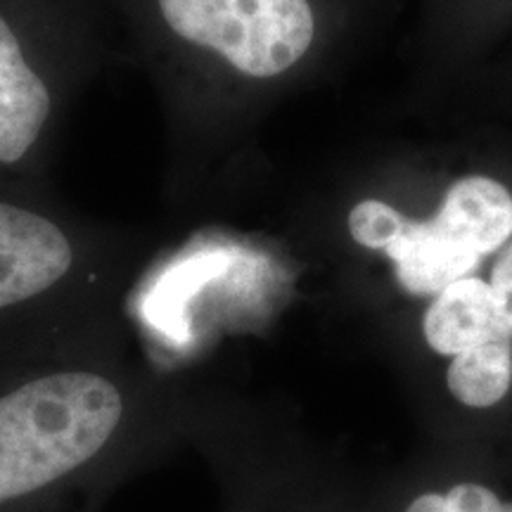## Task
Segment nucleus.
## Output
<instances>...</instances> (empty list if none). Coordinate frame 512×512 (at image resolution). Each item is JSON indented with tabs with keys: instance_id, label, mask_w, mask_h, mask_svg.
<instances>
[{
	"instance_id": "f257e3e1",
	"label": "nucleus",
	"mask_w": 512,
	"mask_h": 512,
	"mask_svg": "<svg viewBox=\"0 0 512 512\" xmlns=\"http://www.w3.org/2000/svg\"><path fill=\"white\" fill-rule=\"evenodd\" d=\"M176 434L171 396L95 335L0 368V512H102Z\"/></svg>"
},
{
	"instance_id": "f03ea898",
	"label": "nucleus",
	"mask_w": 512,
	"mask_h": 512,
	"mask_svg": "<svg viewBox=\"0 0 512 512\" xmlns=\"http://www.w3.org/2000/svg\"><path fill=\"white\" fill-rule=\"evenodd\" d=\"M347 230L358 247L387 256L403 292L437 297L512 240V192L496 178L470 174L448 185L432 219H408L392 204L361 200L349 211Z\"/></svg>"
},
{
	"instance_id": "7ed1b4c3",
	"label": "nucleus",
	"mask_w": 512,
	"mask_h": 512,
	"mask_svg": "<svg viewBox=\"0 0 512 512\" xmlns=\"http://www.w3.org/2000/svg\"><path fill=\"white\" fill-rule=\"evenodd\" d=\"M74 261V242L55 219L0 202V368L81 335H64L60 323Z\"/></svg>"
},
{
	"instance_id": "20e7f679",
	"label": "nucleus",
	"mask_w": 512,
	"mask_h": 512,
	"mask_svg": "<svg viewBox=\"0 0 512 512\" xmlns=\"http://www.w3.org/2000/svg\"><path fill=\"white\" fill-rule=\"evenodd\" d=\"M157 8L178 41L252 81L292 72L318 36L311 0H157Z\"/></svg>"
},
{
	"instance_id": "39448f33",
	"label": "nucleus",
	"mask_w": 512,
	"mask_h": 512,
	"mask_svg": "<svg viewBox=\"0 0 512 512\" xmlns=\"http://www.w3.org/2000/svg\"><path fill=\"white\" fill-rule=\"evenodd\" d=\"M53 114V93L24 55L22 43L0 15V164L27 159Z\"/></svg>"
},
{
	"instance_id": "423d86ee",
	"label": "nucleus",
	"mask_w": 512,
	"mask_h": 512,
	"mask_svg": "<svg viewBox=\"0 0 512 512\" xmlns=\"http://www.w3.org/2000/svg\"><path fill=\"white\" fill-rule=\"evenodd\" d=\"M422 335L432 351L451 358L484 344L512 342L491 283L475 275L456 280L432 299L422 318Z\"/></svg>"
},
{
	"instance_id": "0eeeda50",
	"label": "nucleus",
	"mask_w": 512,
	"mask_h": 512,
	"mask_svg": "<svg viewBox=\"0 0 512 512\" xmlns=\"http://www.w3.org/2000/svg\"><path fill=\"white\" fill-rule=\"evenodd\" d=\"M448 392L470 408H491L505 399L512 384V342L484 344L451 358Z\"/></svg>"
},
{
	"instance_id": "6e6552de",
	"label": "nucleus",
	"mask_w": 512,
	"mask_h": 512,
	"mask_svg": "<svg viewBox=\"0 0 512 512\" xmlns=\"http://www.w3.org/2000/svg\"><path fill=\"white\" fill-rule=\"evenodd\" d=\"M406 512H512V503L482 484H458L446 494L418 496Z\"/></svg>"
},
{
	"instance_id": "1a4fd4ad",
	"label": "nucleus",
	"mask_w": 512,
	"mask_h": 512,
	"mask_svg": "<svg viewBox=\"0 0 512 512\" xmlns=\"http://www.w3.org/2000/svg\"><path fill=\"white\" fill-rule=\"evenodd\" d=\"M491 290H494L501 313L512 330V240L498 252V259L491 268Z\"/></svg>"
}]
</instances>
